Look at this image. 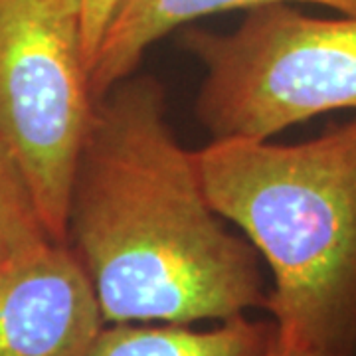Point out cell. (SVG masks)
Instances as JSON below:
<instances>
[{
	"label": "cell",
	"mask_w": 356,
	"mask_h": 356,
	"mask_svg": "<svg viewBox=\"0 0 356 356\" xmlns=\"http://www.w3.org/2000/svg\"><path fill=\"white\" fill-rule=\"evenodd\" d=\"M202 64L196 113L212 139H271L337 109L356 111V16L317 18L291 4L250 10L234 32L191 30Z\"/></svg>",
	"instance_id": "3"
},
{
	"label": "cell",
	"mask_w": 356,
	"mask_h": 356,
	"mask_svg": "<svg viewBox=\"0 0 356 356\" xmlns=\"http://www.w3.org/2000/svg\"><path fill=\"white\" fill-rule=\"evenodd\" d=\"M105 321L67 242L0 264V356H86Z\"/></svg>",
	"instance_id": "5"
},
{
	"label": "cell",
	"mask_w": 356,
	"mask_h": 356,
	"mask_svg": "<svg viewBox=\"0 0 356 356\" xmlns=\"http://www.w3.org/2000/svg\"><path fill=\"white\" fill-rule=\"evenodd\" d=\"M123 0H77L79 8V24L83 46L89 58V65L93 64V58L102 44L107 28L113 20L115 13L119 10Z\"/></svg>",
	"instance_id": "9"
},
{
	"label": "cell",
	"mask_w": 356,
	"mask_h": 356,
	"mask_svg": "<svg viewBox=\"0 0 356 356\" xmlns=\"http://www.w3.org/2000/svg\"><path fill=\"white\" fill-rule=\"evenodd\" d=\"M51 240L22 172L0 147V264Z\"/></svg>",
	"instance_id": "8"
},
{
	"label": "cell",
	"mask_w": 356,
	"mask_h": 356,
	"mask_svg": "<svg viewBox=\"0 0 356 356\" xmlns=\"http://www.w3.org/2000/svg\"><path fill=\"white\" fill-rule=\"evenodd\" d=\"M321 4L356 16V0H123L91 64L95 99L133 76L145 51L168 32L196 18L226 10H255L271 4Z\"/></svg>",
	"instance_id": "6"
},
{
	"label": "cell",
	"mask_w": 356,
	"mask_h": 356,
	"mask_svg": "<svg viewBox=\"0 0 356 356\" xmlns=\"http://www.w3.org/2000/svg\"><path fill=\"white\" fill-rule=\"evenodd\" d=\"M95 103L77 0H0V147L56 242Z\"/></svg>",
	"instance_id": "4"
},
{
	"label": "cell",
	"mask_w": 356,
	"mask_h": 356,
	"mask_svg": "<svg viewBox=\"0 0 356 356\" xmlns=\"http://www.w3.org/2000/svg\"><path fill=\"white\" fill-rule=\"evenodd\" d=\"M216 212L271 271L281 343L356 356V117L315 139H212L196 151Z\"/></svg>",
	"instance_id": "2"
},
{
	"label": "cell",
	"mask_w": 356,
	"mask_h": 356,
	"mask_svg": "<svg viewBox=\"0 0 356 356\" xmlns=\"http://www.w3.org/2000/svg\"><path fill=\"white\" fill-rule=\"evenodd\" d=\"M277 337L273 318L248 315L212 329L172 323H105L86 356H269Z\"/></svg>",
	"instance_id": "7"
},
{
	"label": "cell",
	"mask_w": 356,
	"mask_h": 356,
	"mask_svg": "<svg viewBox=\"0 0 356 356\" xmlns=\"http://www.w3.org/2000/svg\"><path fill=\"white\" fill-rule=\"evenodd\" d=\"M65 242L105 323H222L267 309L259 254L212 206L151 76L125 77L95 103Z\"/></svg>",
	"instance_id": "1"
},
{
	"label": "cell",
	"mask_w": 356,
	"mask_h": 356,
	"mask_svg": "<svg viewBox=\"0 0 356 356\" xmlns=\"http://www.w3.org/2000/svg\"><path fill=\"white\" fill-rule=\"evenodd\" d=\"M269 356H339L332 353H323V350H313V348H303V346H295V344L281 343L275 337V344L271 348Z\"/></svg>",
	"instance_id": "10"
}]
</instances>
